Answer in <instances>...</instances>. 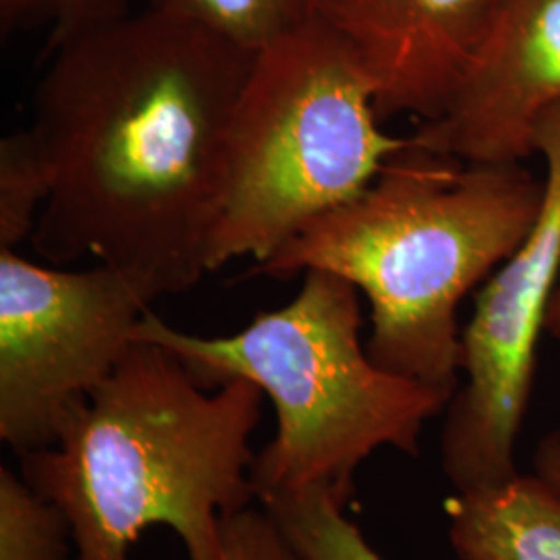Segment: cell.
Segmentation results:
<instances>
[{
  "label": "cell",
  "instance_id": "10",
  "mask_svg": "<svg viewBox=\"0 0 560 560\" xmlns=\"http://www.w3.org/2000/svg\"><path fill=\"white\" fill-rule=\"evenodd\" d=\"M446 513L460 560H560V494L538 476L459 492Z\"/></svg>",
  "mask_w": 560,
  "mask_h": 560
},
{
  "label": "cell",
  "instance_id": "6",
  "mask_svg": "<svg viewBox=\"0 0 560 560\" xmlns=\"http://www.w3.org/2000/svg\"><path fill=\"white\" fill-rule=\"evenodd\" d=\"M162 295L113 264L59 270L0 249V439L52 446L69 409L119 365Z\"/></svg>",
  "mask_w": 560,
  "mask_h": 560
},
{
  "label": "cell",
  "instance_id": "5",
  "mask_svg": "<svg viewBox=\"0 0 560 560\" xmlns=\"http://www.w3.org/2000/svg\"><path fill=\"white\" fill-rule=\"evenodd\" d=\"M409 143L381 127L349 46L312 21L256 52L231 120L214 272L268 260L310 222L358 198Z\"/></svg>",
  "mask_w": 560,
  "mask_h": 560
},
{
  "label": "cell",
  "instance_id": "17",
  "mask_svg": "<svg viewBox=\"0 0 560 560\" xmlns=\"http://www.w3.org/2000/svg\"><path fill=\"white\" fill-rule=\"evenodd\" d=\"M536 476L560 494V432L548 434L536 453Z\"/></svg>",
  "mask_w": 560,
  "mask_h": 560
},
{
  "label": "cell",
  "instance_id": "4",
  "mask_svg": "<svg viewBox=\"0 0 560 560\" xmlns=\"http://www.w3.org/2000/svg\"><path fill=\"white\" fill-rule=\"evenodd\" d=\"M358 289L324 270L300 293L229 337H198L145 312L133 340L177 355L206 388L254 382L277 409V436L252 465L260 501L324 488L340 502L382 446L416 453L425 421L451 395L381 368L361 342Z\"/></svg>",
  "mask_w": 560,
  "mask_h": 560
},
{
  "label": "cell",
  "instance_id": "1",
  "mask_svg": "<svg viewBox=\"0 0 560 560\" xmlns=\"http://www.w3.org/2000/svg\"><path fill=\"white\" fill-rule=\"evenodd\" d=\"M254 57L152 4L60 36L30 127L52 179L30 240L36 254L113 264L162 298L208 275Z\"/></svg>",
  "mask_w": 560,
  "mask_h": 560
},
{
  "label": "cell",
  "instance_id": "16",
  "mask_svg": "<svg viewBox=\"0 0 560 560\" xmlns=\"http://www.w3.org/2000/svg\"><path fill=\"white\" fill-rule=\"evenodd\" d=\"M221 527V560H303L266 509H240Z\"/></svg>",
  "mask_w": 560,
  "mask_h": 560
},
{
  "label": "cell",
  "instance_id": "13",
  "mask_svg": "<svg viewBox=\"0 0 560 560\" xmlns=\"http://www.w3.org/2000/svg\"><path fill=\"white\" fill-rule=\"evenodd\" d=\"M71 525L59 504L0 467V560H69Z\"/></svg>",
  "mask_w": 560,
  "mask_h": 560
},
{
  "label": "cell",
  "instance_id": "15",
  "mask_svg": "<svg viewBox=\"0 0 560 560\" xmlns=\"http://www.w3.org/2000/svg\"><path fill=\"white\" fill-rule=\"evenodd\" d=\"M129 0H0L4 27L27 21H52L57 36H67L127 15Z\"/></svg>",
  "mask_w": 560,
  "mask_h": 560
},
{
  "label": "cell",
  "instance_id": "18",
  "mask_svg": "<svg viewBox=\"0 0 560 560\" xmlns=\"http://www.w3.org/2000/svg\"><path fill=\"white\" fill-rule=\"evenodd\" d=\"M546 330L560 340V282L557 287V293L552 298L550 303V310H548V318H546Z\"/></svg>",
  "mask_w": 560,
  "mask_h": 560
},
{
  "label": "cell",
  "instance_id": "12",
  "mask_svg": "<svg viewBox=\"0 0 560 560\" xmlns=\"http://www.w3.org/2000/svg\"><path fill=\"white\" fill-rule=\"evenodd\" d=\"M318 0H152L164 9L258 52L264 46L312 23Z\"/></svg>",
  "mask_w": 560,
  "mask_h": 560
},
{
  "label": "cell",
  "instance_id": "14",
  "mask_svg": "<svg viewBox=\"0 0 560 560\" xmlns=\"http://www.w3.org/2000/svg\"><path fill=\"white\" fill-rule=\"evenodd\" d=\"M50 189V171L32 129L0 141V249L34 237Z\"/></svg>",
  "mask_w": 560,
  "mask_h": 560
},
{
  "label": "cell",
  "instance_id": "8",
  "mask_svg": "<svg viewBox=\"0 0 560 560\" xmlns=\"http://www.w3.org/2000/svg\"><path fill=\"white\" fill-rule=\"evenodd\" d=\"M559 104L560 0H504L455 98L411 140L465 164H515Z\"/></svg>",
  "mask_w": 560,
  "mask_h": 560
},
{
  "label": "cell",
  "instance_id": "3",
  "mask_svg": "<svg viewBox=\"0 0 560 560\" xmlns=\"http://www.w3.org/2000/svg\"><path fill=\"white\" fill-rule=\"evenodd\" d=\"M544 183L515 164H465L411 140L358 198L310 222L254 277L324 270L370 303L368 353L402 378L455 395L457 310L540 214Z\"/></svg>",
  "mask_w": 560,
  "mask_h": 560
},
{
  "label": "cell",
  "instance_id": "2",
  "mask_svg": "<svg viewBox=\"0 0 560 560\" xmlns=\"http://www.w3.org/2000/svg\"><path fill=\"white\" fill-rule=\"evenodd\" d=\"M261 397L249 381L208 393L177 355L136 340L69 409L57 442L21 455V476L62 509L78 560H129L156 525L189 560H221L222 517L256 497L249 436Z\"/></svg>",
  "mask_w": 560,
  "mask_h": 560
},
{
  "label": "cell",
  "instance_id": "11",
  "mask_svg": "<svg viewBox=\"0 0 560 560\" xmlns=\"http://www.w3.org/2000/svg\"><path fill=\"white\" fill-rule=\"evenodd\" d=\"M261 504L303 560H384L360 527L345 517V502L324 488L272 497Z\"/></svg>",
  "mask_w": 560,
  "mask_h": 560
},
{
  "label": "cell",
  "instance_id": "9",
  "mask_svg": "<svg viewBox=\"0 0 560 560\" xmlns=\"http://www.w3.org/2000/svg\"><path fill=\"white\" fill-rule=\"evenodd\" d=\"M504 0H318L316 18L349 46L381 119L441 117Z\"/></svg>",
  "mask_w": 560,
  "mask_h": 560
},
{
  "label": "cell",
  "instance_id": "7",
  "mask_svg": "<svg viewBox=\"0 0 560 560\" xmlns=\"http://www.w3.org/2000/svg\"><path fill=\"white\" fill-rule=\"evenodd\" d=\"M544 159L540 214L486 280L460 332V372L442 432V469L457 492H478L520 476L515 444L527 413L536 353L560 282V104L536 131Z\"/></svg>",
  "mask_w": 560,
  "mask_h": 560
}]
</instances>
